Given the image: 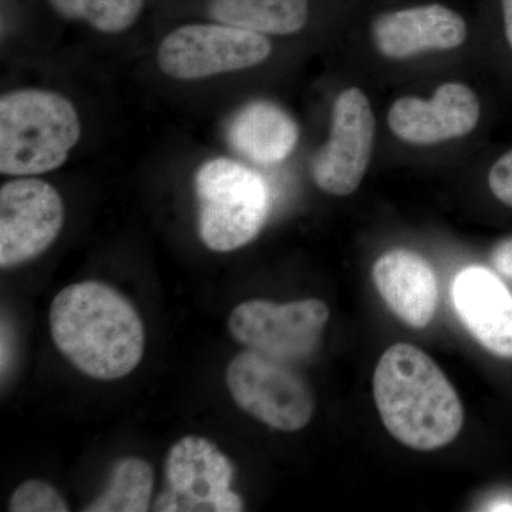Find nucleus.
Here are the masks:
<instances>
[{"mask_svg":"<svg viewBox=\"0 0 512 512\" xmlns=\"http://www.w3.org/2000/svg\"><path fill=\"white\" fill-rule=\"evenodd\" d=\"M49 322L57 349L93 379H121L143 359L140 315L109 285L87 281L62 289L50 306Z\"/></svg>","mask_w":512,"mask_h":512,"instance_id":"nucleus-1","label":"nucleus"},{"mask_svg":"<svg viewBox=\"0 0 512 512\" xmlns=\"http://www.w3.org/2000/svg\"><path fill=\"white\" fill-rule=\"evenodd\" d=\"M373 396L387 431L414 450L448 446L464 424L453 384L429 355L409 343H397L380 357Z\"/></svg>","mask_w":512,"mask_h":512,"instance_id":"nucleus-2","label":"nucleus"},{"mask_svg":"<svg viewBox=\"0 0 512 512\" xmlns=\"http://www.w3.org/2000/svg\"><path fill=\"white\" fill-rule=\"evenodd\" d=\"M80 136L79 114L62 94L23 89L0 100L2 174L29 177L56 170Z\"/></svg>","mask_w":512,"mask_h":512,"instance_id":"nucleus-3","label":"nucleus"},{"mask_svg":"<svg viewBox=\"0 0 512 512\" xmlns=\"http://www.w3.org/2000/svg\"><path fill=\"white\" fill-rule=\"evenodd\" d=\"M202 242L215 252H231L254 241L269 212L264 178L231 158L207 161L195 177Z\"/></svg>","mask_w":512,"mask_h":512,"instance_id":"nucleus-4","label":"nucleus"},{"mask_svg":"<svg viewBox=\"0 0 512 512\" xmlns=\"http://www.w3.org/2000/svg\"><path fill=\"white\" fill-rule=\"evenodd\" d=\"M225 379L239 409L271 429L302 430L315 413L311 386L293 363L247 349L229 362Z\"/></svg>","mask_w":512,"mask_h":512,"instance_id":"nucleus-5","label":"nucleus"},{"mask_svg":"<svg viewBox=\"0 0 512 512\" xmlns=\"http://www.w3.org/2000/svg\"><path fill=\"white\" fill-rule=\"evenodd\" d=\"M329 315L328 305L320 299L291 303L254 299L232 311L228 329L245 348L298 365L319 349Z\"/></svg>","mask_w":512,"mask_h":512,"instance_id":"nucleus-6","label":"nucleus"},{"mask_svg":"<svg viewBox=\"0 0 512 512\" xmlns=\"http://www.w3.org/2000/svg\"><path fill=\"white\" fill-rule=\"evenodd\" d=\"M262 33L225 25H187L165 36L158 66L178 80H197L261 64L271 55Z\"/></svg>","mask_w":512,"mask_h":512,"instance_id":"nucleus-7","label":"nucleus"},{"mask_svg":"<svg viewBox=\"0 0 512 512\" xmlns=\"http://www.w3.org/2000/svg\"><path fill=\"white\" fill-rule=\"evenodd\" d=\"M168 488L158 497L161 512H239L244 503L231 490L234 467L204 437L178 440L165 458Z\"/></svg>","mask_w":512,"mask_h":512,"instance_id":"nucleus-8","label":"nucleus"},{"mask_svg":"<svg viewBox=\"0 0 512 512\" xmlns=\"http://www.w3.org/2000/svg\"><path fill=\"white\" fill-rule=\"evenodd\" d=\"M64 205L56 188L37 178H19L0 188V266L26 264L59 237Z\"/></svg>","mask_w":512,"mask_h":512,"instance_id":"nucleus-9","label":"nucleus"},{"mask_svg":"<svg viewBox=\"0 0 512 512\" xmlns=\"http://www.w3.org/2000/svg\"><path fill=\"white\" fill-rule=\"evenodd\" d=\"M375 116L357 87L340 93L332 111L328 143L312 161L316 185L328 194L346 197L362 183L375 143Z\"/></svg>","mask_w":512,"mask_h":512,"instance_id":"nucleus-10","label":"nucleus"},{"mask_svg":"<svg viewBox=\"0 0 512 512\" xmlns=\"http://www.w3.org/2000/svg\"><path fill=\"white\" fill-rule=\"evenodd\" d=\"M481 116L477 94L463 83H446L433 99L402 97L389 111V127L404 143L434 146L476 130Z\"/></svg>","mask_w":512,"mask_h":512,"instance_id":"nucleus-11","label":"nucleus"},{"mask_svg":"<svg viewBox=\"0 0 512 512\" xmlns=\"http://www.w3.org/2000/svg\"><path fill=\"white\" fill-rule=\"evenodd\" d=\"M451 298L458 318L488 352L512 359V293L490 269L468 266L456 276Z\"/></svg>","mask_w":512,"mask_h":512,"instance_id":"nucleus-12","label":"nucleus"},{"mask_svg":"<svg viewBox=\"0 0 512 512\" xmlns=\"http://www.w3.org/2000/svg\"><path fill=\"white\" fill-rule=\"evenodd\" d=\"M373 42L389 59L446 52L467 39L466 20L443 5H424L384 13L373 22Z\"/></svg>","mask_w":512,"mask_h":512,"instance_id":"nucleus-13","label":"nucleus"},{"mask_svg":"<svg viewBox=\"0 0 512 512\" xmlns=\"http://www.w3.org/2000/svg\"><path fill=\"white\" fill-rule=\"evenodd\" d=\"M372 278L397 318L410 328L429 326L439 305V284L423 256L409 249L386 252L373 265Z\"/></svg>","mask_w":512,"mask_h":512,"instance_id":"nucleus-14","label":"nucleus"},{"mask_svg":"<svg viewBox=\"0 0 512 512\" xmlns=\"http://www.w3.org/2000/svg\"><path fill=\"white\" fill-rule=\"evenodd\" d=\"M298 138L295 121L271 101H252L242 107L228 127L231 147L259 165L284 161L292 153Z\"/></svg>","mask_w":512,"mask_h":512,"instance_id":"nucleus-15","label":"nucleus"},{"mask_svg":"<svg viewBox=\"0 0 512 512\" xmlns=\"http://www.w3.org/2000/svg\"><path fill=\"white\" fill-rule=\"evenodd\" d=\"M208 10L225 25L262 35H292L308 22L309 0H210Z\"/></svg>","mask_w":512,"mask_h":512,"instance_id":"nucleus-16","label":"nucleus"},{"mask_svg":"<svg viewBox=\"0 0 512 512\" xmlns=\"http://www.w3.org/2000/svg\"><path fill=\"white\" fill-rule=\"evenodd\" d=\"M154 490V471L137 457L120 460L111 471L109 485L87 512H146Z\"/></svg>","mask_w":512,"mask_h":512,"instance_id":"nucleus-17","label":"nucleus"},{"mask_svg":"<svg viewBox=\"0 0 512 512\" xmlns=\"http://www.w3.org/2000/svg\"><path fill=\"white\" fill-rule=\"evenodd\" d=\"M63 18L83 20L104 33H120L136 23L144 0H49Z\"/></svg>","mask_w":512,"mask_h":512,"instance_id":"nucleus-18","label":"nucleus"},{"mask_svg":"<svg viewBox=\"0 0 512 512\" xmlns=\"http://www.w3.org/2000/svg\"><path fill=\"white\" fill-rule=\"evenodd\" d=\"M69 504L53 485L42 480L20 484L9 501L12 512H67Z\"/></svg>","mask_w":512,"mask_h":512,"instance_id":"nucleus-19","label":"nucleus"},{"mask_svg":"<svg viewBox=\"0 0 512 512\" xmlns=\"http://www.w3.org/2000/svg\"><path fill=\"white\" fill-rule=\"evenodd\" d=\"M488 185L498 201L512 208V148L491 167Z\"/></svg>","mask_w":512,"mask_h":512,"instance_id":"nucleus-20","label":"nucleus"},{"mask_svg":"<svg viewBox=\"0 0 512 512\" xmlns=\"http://www.w3.org/2000/svg\"><path fill=\"white\" fill-rule=\"evenodd\" d=\"M493 265L498 275L512 284V237L501 241L493 251Z\"/></svg>","mask_w":512,"mask_h":512,"instance_id":"nucleus-21","label":"nucleus"},{"mask_svg":"<svg viewBox=\"0 0 512 512\" xmlns=\"http://www.w3.org/2000/svg\"><path fill=\"white\" fill-rule=\"evenodd\" d=\"M501 5H503L505 39L512 49V0H501Z\"/></svg>","mask_w":512,"mask_h":512,"instance_id":"nucleus-22","label":"nucleus"}]
</instances>
